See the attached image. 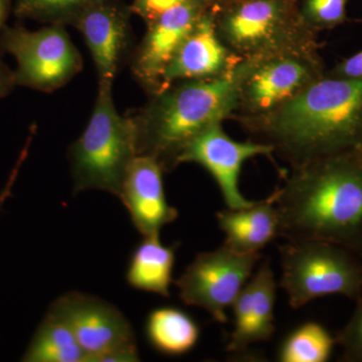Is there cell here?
Instances as JSON below:
<instances>
[{
    "label": "cell",
    "mask_w": 362,
    "mask_h": 362,
    "mask_svg": "<svg viewBox=\"0 0 362 362\" xmlns=\"http://www.w3.org/2000/svg\"><path fill=\"white\" fill-rule=\"evenodd\" d=\"M295 168L362 151V78L324 75L277 110L237 121Z\"/></svg>",
    "instance_id": "obj_1"
},
{
    "label": "cell",
    "mask_w": 362,
    "mask_h": 362,
    "mask_svg": "<svg viewBox=\"0 0 362 362\" xmlns=\"http://www.w3.org/2000/svg\"><path fill=\"white\" fill-rule=\"evenodd\" d=\"M274 194L280 237L332 243L362 258L361 152L291 168Z\"/></svg>",
    "instance_id": "obj_2"
},
{
    "label": "cell",
    "mask_w": 362,
    "mask_h": 362,
    "mask_svg": "<svg viewBox=\"0 0 362 362\" xmlns=\"http://www.w3.org/2000/svg\"><path fill=\"white\" fill-rule=\"evenodd\" d=\"M252 63L244 59L220 77L180 81L151 95L149 103L132 116L138 156L156 157L165 173L175 168L176 157L189 140L230 119Z\"/></svg>",
    "instance_id": "obj_3"
},
{
    "label": "cell",
    "mask_w": 362,
    "mask_h": 362,
    "mask_svg": "<svg viewBox=\"0 0 362 362\" xmlns=\"http://www.w3.org/2000/svg\"><path fill=\"white\" fill-rule=\"evenodd\" d=\"M113 85L98 84L92 116L82 135L71 144L74 192L97 189L118 197L131 163L138 156L132 116H122L114 104Z\"/></svg>",
    "instance_id": "obj_4"
},
{
    "label": "cell",
    "mask_w": 362,
    "mask_h": 362,
    "mask_svg": "<svg viewBox=\"0 0 362 362\" xmlns=\"http://www.w3.org/2000/svg\"><path fill=\"white\" fill-rule=\"evenodd\" d=\"M223 44L240 59L318 52L317 33L307 28L297 0H242L216 9Z\"/></svg>",
    "instance_id": "obj_5"
},
{
    "label": "cell",
    "mask_w": 362,
    "mask_h": 362,
    "mask_svg": "<svg viewBox=\"0 0 362 362\" xmlns=\"http://www.w3.org/2000/svg\"><path fill=\"white\" fill-rule=\"evenodd\" d=\"M279 252L280 287L292 308L332 295L356 302L362 298V258L354 252L312 240H288Z\"/></svg>",
    "instance_id": "obj_6"
},
{
    "label": "cell",
    "mask_w": 362,
    "mask_h": 362,
    "mask_svg": "<svg viewBox=\"0 0 362 362\" xmlns=\"http://www.w3.org/2000/svg\"><path fill=\"white\" fill-rule=\"evenodd\" d=\"M0 51L18 62L16 86L52 92L65 86L83 69V59L63 25L30 32L21 25L4 26Z\"/></svg>",
    "instance_id": "obj_7"
},
{
    "label": "cell",
    "mask_w": 362,
    "mask_h": 362,
    "mask_svg": "<svg viewBox=\"0 0 362 362\" xmlns=\"http://www.w3.org/2000/svg\"><path fill=\"white\" fill-rule=\"evenodd\" d=\"M51 308L69 324L89 362L140 361L129 320L114 305L80 292L62 295Z\"/></svg>",
    "instance_id": "obj_8"
},
{
    "label": "cell",
    "mask_w": 362,
    "mask_h": 362,
    "mask_svg": "<svg viewBox=\"0 0 362 362\" xmlns=\"http://www.w3.org/2000/svg\"><path fill=\"white\" fill-rule=\"evenodd\" d=\"M325 71L319 52L254 59L240 83L237 108L230 119L237 122L277 110L322 78Z\"/></svg>",
    "instance_id": "obj_9"
},
{
    "label": "cell",
    "mask_w": 362,
    "mask_h": 362,
    "mask_svg": "<svg viewBox=\"0 0 362 362\" xmlns=\"http://www.w3.org/2000/svg\"><path fill=\"white\" fill-rule=\"evenodd\" d=\"M259 259V252L240 254L225 244L214 251L199 252L175 281L181 301L204 309L216 322H228L226 309L249 282Z\"/></svg>",
    "instance_id": "obj_10"
},
{
    "label": "cell",
    "mask_w": 362,
    "mask_h": 362,
    "mask_svg": "<svg viewBox=\"0 0 362 362\" xmlns=\"http://www.w3.org/2000/svg\"><path fill=\"white\" fill-rule=\"evenodd\" d=\"M270 145L247 140L235 141L226 134L221 124H216L199 133L181 149L176 157V166L181 163H197L206 168L220 188L228 209H244L255 202L240 192V170L247 159L256 156L272 157Z\"/></svg>",
    "instance_id": "obj_11"
},
{
    "label": "cell",
    "mask_w": 362,
    "mask_h": 362,
    "mask_svg": "<svg viewBox=\"0 0 362 362\" xmlns=\"http://www.w3.org/2000/svg\"><path fill=\"white\" fill-rule=\"evenodd\" d=\"M211 7L209 0H194L166 11L147 25L133 58L132 70L150 94L160 90L162 76L176 49Z\"/></svg>",
    "instance_id": "obj_12"
},
{
    "label": "cell",
    "mask_w": 362,
    "mask_h": 362,
    "mask_svg": "<svg viewBox=\"0 0 362 362\" xmlns=\"http://www.w3.org/2000/svg\"><path fill=\"white\" fill-rule=\"evenodd\" d=\"M242 61L218 37L216 8L211 7L176 49L162 76L160 90L180 81L220 77Z\"/></svg>",
    "instance_id": "obj_13"
},
{
    "label": "cell",
    "mask_w": 362,
    "mask_h": 362,
    "mask_svg": "<svg viewBox=\"0 0 362 362\" xmlns=\"http://www.w3.org/2000/svg\"><path fill=\"white\" fill-rule=\"evenodd\" d=\"M130 11L118 2L97 0L71 23L89 47L99 84L113 85L130 44Z\"/></svg>",
    "instance_id": "obj_14"
},
{
    "label": "cell",
    "mask_w": 362,
    "mask_h": 362,
    "mask_svg": "<svg viewBox=\"0 0 362 362\" xmlns=\"http://www.w3.org/2000/svg\"><path fill=\"white\" fill-rule=\"evenodd\" d=\"M165 173L156 157L138 156L131 163L119 199L143 237L160 235L164 226L178 218V211L168 204L163 185Z\"/></svg>",
    "instance_id": "obj_15"
},
{
    "label": "cell",
    "mask_w": 362,
    "mask_h": 362,
    "mask_svg": "<svg viewBox=\"0 0 362 362\" xmlns=\"http://www.w3.org/2000/svg\"><path fill=\"white\" fill-rule=\"evenodd\" d=\"M276 290L275 275L267 259L233 302L235 329L226 351L242 356L255 343L271 339L276 331Z\"/></svg>",
    "instance_id": "obj_16"
},
{
    "label": "cell",
    "mask_w": 362,
    "mask_h": 362,
    "mask_svg": "<svg viewBox=\"0 0 362 362\" xmlns=\"http://www.w3.org/2000/svg\"><path fill=\"white\" fill-rule=\"evenodd\" d=\"M225 233V245L240 254H257L279 235L275 194L244 209H226L216 214Z\"/></svg>",
    "instance_id": "obj_17"
},
{
    "label": "cell",
    "mask_w": 362,
    "mask_h": 362,
    "mask_svg": "<svg viewBox=\"0 0 362 362\" xmlns=\"http://www.w3.org/2000/svg\"><path fill=\"white\" fill-rule=\"evenodd\" d=\"M159 237L160 235L143 237L131 255L126 281L136 290L169 297L180 244H162Z\"/></svg>",
    "instance_id": "obj_18"
},
{
    "label": "cell",
    "mask_w": 362,
    "mask_h": 362,
    "mask_svg": "<svg viewBox=\"0 0 362 362\" xmlns=\"http://www.w3.org/2000/svg\"><path fill=\"white\" fill-rule=\"evenodd\" d=\"M145 333L151 346L162 354L178 356L192 351L199 339V324L176 307H159L150 312Z\"/></svg>",
    "instance_id": "obj_19"
},
{
    "label": "cell",
    "mask_w": 362,
    "mask_h": 362,
    "mask_svg": "<svg viewBox=\"0 0 362 362\" xmlns=\"http://www.w3.org/2000/svg\"><path fill=\"white\" fill-rule=\"evenodd\" d=\"M21 361L87 362V357L65 319L49 308L35 330Z\"/></svg>",
    "instance_id": "obj_20"
},
{
    "label": "cell",
    "mask_w": 362,
    "mask_h": 362,
    "mask_svg": "<svg viewBox=\"0 0 362 362\" xmlns=\"http://www.w3.org/2000/svg\"><path fill=\"white\" fill-rule=\"evenodd\" d=\"M335 337L317 322H306L292 331L278 354L281 362H326L332 354Z\"/></svg>",
    "instance_id": "obj_21"
},
{
    "label": "cell",
    "mask_w": 362,
    "mask_h": 362,
    "mask_svg": "<svg viewBox=\"0 0 362 362\" xmlns=\"http://www.w3.org/2000/svg\"><path fill=\"white\" fill-rule=\"evenodd\" d=\"M97 0H16L14 13L51 25L73 23L78 14Z\"/></svg>",
    "instance_id": "obj_22"
},
{
    "label": "cell",
    "mask_w": 362,
    "mask_h": 362,
    "mask_svg": "<svg viewBox=\"0 0 362 362\" xmlns=\"http://www.w3.org/2000/svg\"><path fill=\"white\" fill-rule=\"evenodd\" d=\"M349 0H297L304 25L318 33L332 30L347 21Z\"/></svg>",
    "instance_id": "obj_23"
},
{
    "label": "cell",
    "mask_w": 362,
    "mask_h": 362,
    "mask_svg": "<svg viewBox=\"0 0 362 362\" xmlns=\"http://www.w3.org/2000/svg\"><path fill=\"white\" fill-rule=\"evenodd\" d=\"M335 341L342 349L341 361L362 362V298L356 301L349 322L335 335Z\"/></svg>",
    "instance_id": "obj_24"
},
{
    "label": "cell",
    "mask_w": 362,
    "mask_h": 362,
    "mask_svg": "<svg viewBox=\"0 0 362 362\" xmlns=\"http://www.w3.org/2000/svg\"><path fill=\"white\" fill-rule=\"evenodd\" d=\"M190 1L194 0H134L130 11L139 16L148 25L166 11Z\"/></svg>",
    "instance_id": "obj_25"
},
{
    "label": "cell",
    "mask_w": 362,
    "mask_h": 362,
    "mask_svg": "<svg viewBox=\"0 0 362 362\" xmlns=\"http://www.w3.org/2000/svg\"><path fill=\"white\" fill-rule=\"evenodd\" d=\"M325 75L337 78H362V49L326 71Z\"/></svg>",
    "instance_id": "obj_26"
},
{
    "label": "cell",
    "mask_w": 362,
    "mask_h": 362,
    "mask_svg": "<svg viewBox=\"0 0 362 362\" xmlns=\"http://www.w3.org/2000/svg\"><path fill=\"white\" fill-rule=\"evenodd\" d=\"M16 86L13 71L0 59V99L11 94Z\"/></svg>",
    "instance_id": "obj_27"
},
{
    "label": "cell",
    "mask_w": 362,
    "mask_h": 362,
    "mask_svg": "<svg viewBox=\"0 0 362 362\" xmlns=\"http://www.w3.org/2000/svg\"><path fill=\"white\" fill-rule=\"evenodd\" d=\"M9 9H11V0H0V33L4 30Z\"/></svg>",
    "instance_id": "obj_28"
},
{
    "label": "cell",
    "mask_w": 362,
    "mask_h": 362,
    "mask_svg": "<svg viewBox=\"0 0 362 362\" xmlns=\"http://www.w3.org/2000/svg\"><path fill=\"white\" fill-rule=\"evenodd\" d=\"M16 173H14V175L11 176V180L8 181V183H7L6 187L4 188V189L2 190L1 194H0V214H1L2 207H4V202H6V199L11 197V187H13L14 180H16Z\"/></svg>",
    "instance_id": "obj_29"
},
{
    "label": "cell",
    "mask_w": 362,
    "mask_h": 362,
    "mask_svg": "<svg viewBox=\"0 0 362 362\" xmlns=\"http://www.w3.org/2000/svg\"><path fill=\"white\" fill-rule=\"evenodd\" d=\"M239 1H242V0H209V4L216 9L230 6V4H235V2Z\"/></svg>",
    "instance_id": "obj_30"
},
{
    "label": "cell",
    "mask_w": 362,
    "mask_h": 362,
    "mask_svg": "<svg viewBox=\"0 0 362 362\" xmlns=\"http://www.w3.org/2000/svg\"><path fill=\"white\" fill-rule=\"evenodd\" d=\"M361 163H362V151L361 152Z\"/></svg>",
    "instance_id": "obj_31"
}]
</instances>
